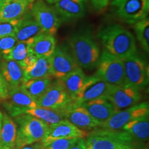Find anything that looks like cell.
<instances>
[{
    "label": "cell",
    "instance_id": "cell-6",
    "mask_svg": "<svg viewBox=\"0 0 149 149\" xmlns=\"http://www.w3.org/2000/svg\"><path fill=\"white\" fill-rule=\"evenodd\" d=\"M111 5L115 15L128 24H135L148 15L147 0H112Z\"/></svg>",
    "mask_w": 149,
    "mask_h": 149
},
{
    "label": "cell",
    "instance_id": "cell-43",
    "mask_svg": "<svg viewBox=\"0 0 149 149\" xmlns=\"http://www.w3.org/2000/svg\"><path fill=\"white\" fill-rule=\"evenodd\" d=\"M84 149H92L91 148L90 146H87L86 144V147H85V148Z\"/></svg>",
    "mask_w": 149,
    "mask_h": 149
},
{
    "label": "cell",
    "instance_id": "cell-34",
    "mask_svg": "<svg viewBox=\"0 0 149 149\" xmlns=\"http://www.w3.org/2000/svg\"><path fill=\"white\" fill-rule=\"evenodd\" d=\"M89 1L95 10L100 11L107 8L112 0H89Z\"/></svg>",
    "mask_w": 149,
    "mask_h": 149
},
{
    "label": "cell",
    "instance_id": "cell-23",
    "mask_svg": "<svg viewBox=\"0 0 149 149\" xmlns=\"http://www.w3.org/2000/svg\"><path fill=\"white\" fill-rule=\"evenodd\" d=\"M149 115L128 122L121 130H124L138 142L146 141L149 137Z\"/></svg>",
    "mask_w": 149,
    "mask_h": 149
},
{
    "label": "cell",
    "instance_id": "cell-37",
    "mask_svg": "<svg viewBox=\"0 0 149 149\" xmlns=\"http://www.w3.org/2000/svg\"><path fill=\"white\" fill-rule=\"evenodd\" d=\"M86 147V141L84 138L79 139L74 144L68 149H84Z\"/></svg>",
    "mask_w": 149,
    "mask_h": 149
},
{
    "label": "cell",
    "instance_id": "cell-41",
    "mask_svg": "<svg viewBox=\"0 0 149 149\" xmlns=\"http://www.w3.org/2000/svg\"><path fill=\"white\" fill-rule=\"evenodd\" d=\"M5 149H19V148L16 146H12V147H9V148H5Z\"/></svg>",
    "mask_w": 149,
    "mask_h": 149
},
{
    "label": "cell",
    "instance_id": "cell-32",
    "mask_svg": "<svg viewBox=\"0 0 149 149\" xmlns=\"http://www.w3.org/2000/svg\"><path fill=\"white\" fill-rule=\"evenodd\" d=\"M22 19V17L11 21L0 22V37L15 35Z\"/></svg>",
    "mask_w": 149,
    "mask_h": 149
},
{
    "label": "cell",
    "instance_id": "cell-27",
    "mask_svg": "<svg viewBox=\"0 0 149 149\" xmlns=\"http://www.w3.org/2000/svg\"><path fill=\"white\" fill-rule=\"evenodd\" d=\"M24 71L25 80L51 77L50 57H37L34 64Z\"/></svg>",
    "mask_w": 149,
    "mask_h": 149
},
{
    "label": "cell",
    "instance_id": "cell-42",
    "mask_svg": "<svg viewBox=\"0 0 149 149\" xmlns=\"http://www.w3.org/2000/svg\"><path fill=\"white\" fill-rule=\"evenodd\" d=\"M26 1H28L29 3H33V2H35V1H37V0H26Z\"/></svg>",
    "mask_w": 149,
    "mask_h": 149
},
{
    "label": "cell",
    "instance_id": "cell-11",
    "mask_svg": "<svg viewBox=\"0 0 149 149\" xmlns=\"http://www.w3.org/2000/svg\"><path fill=\"white\" fill-rule=\"evenodd\" d=\"M50 60L51 77L56 79H61L79 68L70 50L66 46H56Z\"/></svg>",
    "mask_w": 149,
    "mask_h": 149
},
{
    "label": "cell",
    "instance_id": "cell-40",
    "mask_svg": "<svg viewBox=\"0 0 149 149\" xmlns=\"http://www.w3.org/2000/svg\"><path fill=\"white\" fill-rule=\"evenodd\" d=\"M1 120H2V113L0 112V130H1Z\"/></svg>",
    "mask_w": 149,
    "mask_h": 149
},
{
    "label": "cell",
    "instance_id": "cell-26",
    "mask_svg": "<svg viewBox=\"0 0 149 149\" xmlns=\"http://www.w3.org/2000/svg\"><path fill=\"white\" fill-rule=\"evenodd\" d=\"M23 113L36 117L47 124L48 126L57 124L64 120L62 109H52L37 107L33 109H26Z\"/></svg>",
    "mask_w": 149,
    "mask_h": 149
},
{
    "label": "cell",
    "instance_id": "cell-8",
    "mask_svg": "<svg viewBox=\"0 0 149 149\" xmlns=\"http://www.w3.org/2000/svg\"><path fill=\"white\" fill-rule=\"evenodd\" d=\"M32 15L44 33L55 35L61 24V20L55 8L43 0H37L31 8Z\"/></svg>",
    "mask_w": 149,
    "mask_h": 149
},
{
    "label": "cell",
    "instance_id": "cell-9",
    "mask_svg": "<svg viewBox=\"0 0 149 149\" xmlns=\"http://www.w3.org/2000/svg\"><path fill=\"white\" fill-rule=\"evenodd\" d=\"M147 115H149L148 102L138 103L132 107L116 111L100 128L110 130H121L128 122Z\"/></svg>",
    "mask_w": 149,
    "mask_h": 149
},
{
    "label": "cell",
    "instance_id": "cell-21",
    "mask_svg": "<svg viewBox=\"0 0 149 149\" xmlns=\"http://www.w3.org/2000/svg\"><path fill=\"white\" fill-rule=\"evenodd\" d=\"M29 4L26 0H0V22L22 18Z\"/></svg>",
    "mask_w": 149,
    "mask_h": 149
},
{
    "label": "cell",
    "instance_id": "cell-4",
    "mask_svg": "<svg viewBox=\"0 0 149 149\" xmlns=\"http://www.w3.org/2000/svg\"><path fill=\"white\" fill-rule=\"evenodd\" d=\"M15 118L18 125L15 146L19 149L26 145L40 142L49 127L39 119L24 113L17 115Z\"/></svg>",
    "mask_w": 149,
    "mask_h": 149
},
{
    "label": "cell",
    "instance_id": "cell-36",
    "mask_svg": "<svg viewBox=\"0 0 149 149\" xmlns=\"http://www.w3.org/2000/svg\"><path fill=\"white\" fill-rule=\"evenodd\" d=\"M37 58V56H35L34 54L32 53H30L26 57L25 59L22 61V62L20 64L22 68H23L24 70L26 69V68H29L31 66L34 64L35 61H36Z\"/></svg>",
    "mask_w": 149,
    "mask_h": 149
},
{
    "label": "cell",
    "instance_id": "cell-3",
    "mask_svg": "<svg viewBox=\"0 0 149 149\" xmlns=\"http://www.w3.org/2000/svg\"><path fill=\"white\" fill-rule=\"evenodd\" d=\"M86 137V144L92 149H137L138 144V141L122 130L97 128Z\"/></svg>",
    "mask_w": 149,
    "mask_h": 149
},
{
    "label": "cell",
    "instance_id": "cell-18",
    "mask_svg": "<svg viewBox=\"0 0 149 149\" xmlns=\"http://www.w3.org/2000/svg\"><path fill=\"white\" fill-rule=\"evenodd\" d=\"M0 73L4 79L8 90L21 86L25 81L23 68L17 61L3 59L0 65Z\"/></svg>",
    "mask_w": 149,
    "mask_h": 149
},
{
    "label": "cell",
    "instance_id": "cell-45",
    "mask_svg": "<svg viewBox=\"0 0 149 149\" xmlns=\"http://www.w3.org/2000/svg\"><path fill=\"white\" fill-rule=\"evenodd\" d=\"M147 1H149V0H147Z\"/></svg>",
    "mask_w": 149,
    "mask_h": 149
},
{
    "label": "cell",
    "instance_id": "cell-14",
    "mask_svg": "<svg viewBox=\"0 0 149 149\" xmlns=\"http://www.w3.org/2000/svg\"><path fill=\"white\" fill-rule=\"evenodd\" d=\"M87 133L66 120L48 127L45 137L40 141L43 146L52 141L61 139L85 138Z\"/></svg>",
    "mask_w": 149,
    "mask_h": 149
},
{
    "label": "cell",
    "instance_id": "cell-16",
    "mask_svg": "<svg viewBox=\"0 0 149 149\" xmlns=\"http://www.w3.org/2000/svg\"><path fill=\"white\" fill-rule=\"evenodd\" d=\"M113 86L114 85L97 79L93 75L89 76L82 91L74 102L80 105L84 102L97 98H106L113 88Z\"/></svg>",
    "mask_w": 149,
    "mask_h": 149
},
{
    "label": "cell",
    "instance_id": "cell-35",
    "mask_svg": "<svg viewBox=\"0 0 149 149\" xmlns=\"http://www.w3.org/2000/svg\"><path fill=\"white\" fill-rule=\"evenodd\" d=\"M8 88L0 73V102L5 101L8 95Z\"/></svg>",
    "mask_w": 149,
    "mask_h": 149
},
{
    "label": "cell",
    "instance_id": "cell-33",
    "mask_svg": "<svg viewBox=\"0 0 149 149\" xmlns=\"http://www.w3.org/2000/svg\"><path fill=\"white\" fill-rule=\"evenodd\" d=\"M79 139H61L52 141L44 146H41V149H68Z\"/></svg>",
    "mask_w": 149,
    "mask_h": 149
},
{
    "label": "cell",
    "instance_id": "cell-5",
    "mask_svg": "<svg viewBox=\"0 0 149 149\" xmlns=\"http://www.w3.org/2000/svg\"><path fill=\"white\" fill-rule=\"evenodd\" d=\"M96 67L97 71L93 76L97 79L112 85L124 84V61L107 50L104 49L100 54Z\"/></svg>",
    "mask_w": 149,
    "mask_h": 149
},
{
    "label": "cell",
    "instance_id": "cell-38",
    "mask_svg": "<svg viewBox=\"0 0 149 149\" xmlns=\"http://www.w3.org/2000/svg\"><path fill=\"white\" fill-rule=\"evenodd\" d=\"M20 149H41V143L37 142L32 144L26 145V146L22 147Z\"/></svg>",
    "mask_w": 149,
    "mask_h": 149
},
{
    "label": "cell",
    "instance_id": "cell-25",
    "mask_svg": "<svg viewBox=\"0 0 149 149\" xmlns=\"http://www.w3.org/2000/svg\"><path fill=\"white\" fill-rule=\"evenodd\" d=\"M42 33L44 32L31 14L24 18L22 17L15 36L17 42H25L33 40Z\"/></svg>",
    "mask_w": 149,
    "mask_h": 149
},
{
    "label": "cell",
    "instance_id": "cell-13",
    "mask_svg": "<svg viewBox=\"0 0 149 149\" xmlns=\"http://www.w3.org/2000/svg\"><path fill=\"white\" fill-rule=\"evenodd\" d=\"M4 107L11 116L15 117L22 114L26 109L38 107V104L37 100L29 95L21 86H19L9 90Z\"/></svg>",
    "mask_w": 149,
    "mask_h": 149
},
{
    "label": "cell",
    "instance_id": "cell-15",
    "mask_svg": "<svg viewBox=\"0 0 149 149\" xmlns=\"http://www.w3.org/2000/svg\"><path fill=\"white\" fill-rule=\"evenodd\" d=\"M64 120L71 123L80 129H95L100 124L88 112L79 104L73 102L66 109H62Z\"/></svg>",
    "mask_w": 149,
    "mask_h": 149
},
{
    "label": "cell",
    "instance_id": "cell-30",
    "mask_svg": "<svg viewBox=\"0 0 149 149\" xmlns=\"http://www.w3.org/2000/svg\"><path fill=\"white\" fill-rule=\"evenodd\" d=\"M31 40L25 41V42H18L12 49L7 59H12V60L18 62L19 64H21L28 55L31 53L30 44H31Z\"/></svg>",
    "mask_w": 149,
    "mask_h": 149
},
{
    "label": "cell",
    "instance_id": "cell-22",
    "mask_svg": "<svg viewBox=\"0 0 149 149\" xmlns=\"http://www.w3.org/2000/svg\"><path fill=\"white\" fill-rule=\"evenodd\" d=\"M56 46V40L54 35L44 33L31 40L30 51L37 57H51Z\"/></svg>",
    "mask_w": 149,
    "mask_h": 149
},
{
    "label": "cell",
    "instance_id": "cell-1",
    "mask_svg": "<svg viewBox=\"0 0 149 149\" xmlns=\"http://www.w3.org/2000/svg\"><path fill=\"white\" fill-rule=\"evenodd\" d=\"M97 37L104 49L122 60L137 53L135 37L120 24L103 26L98 31Z\"/></svg>",
    "mask_w": 149,
    "mask_h": 149
},
{
    "label": "cell",
    "instance_id": "cell-31",
    "mask_svg": "<svg viewBox=\"0 0 149 149\" xmlns=\"http://www.w3.org/2000/svg\"><path fill=\"white\" fill-rule=\"evenodd\" d=\"M15 35L0 37V55L3 59H7L11 51L17 43Z\"/></svg>",
    "mask_w": 149,
    "mask_h": 149
},
{
    "label": "cell",
    "instance_id": "cell-10",
    "mask_svg": "<svg viewBox=\"0 0 149 149\" xmlns=\"http://www.w3.org/2000/svg\"><path fill=\"white\" fill-rule=\"evenodd\" d=\"M115 111H120L138 104L141 100L140 90L136 87L123 84L114 85L107 97Z\"/></svg>",
    "mask_w": 149,
    "mask_h": 149
},
{
    "label": "cell",
    "instance_id": "cell-12",
    "mask_svg": "<svg viewBox=\"0 0 149 149\" xmlns=\"http://www.w3.org/2000/svg\"><path fill=\"white\" fill-rule=\"evenodd\" d=\"M73 102L58 79L52 82L45 93L37 100L38 107L58 110L66 109Z\"/></svg>",
    "mask_w": 149,
    "mask_h": 149
},
{
    "label": "cell",
    "instance_id": "cell-24",
    "mask_svg": "<svg viewBox=\"0 0 149 149\" xmlns=\"http://www.w3.org/2000/svg\"><path fill=\"white\" fill-rule=\"evenodd\" d=\"M17 126L8 115L3 113L0 130V149L15 146Z\"/></svg>",
    "mask_w": 149,
    "mask_h": 149
},
{
    "label": "cell",
    "instance_id": "cell-19",
    "mask_svg": "<svg viewBox=\"0 0 149 149\" xmlns=\"http://www.w3.org/2000/svg\"><path fill=\"white\" fill-rule=\"evenodd\" d=\"M100 124L107 122L116 112L114 107L107 98L101 97L80 104Z\"/></svg>",
    "mask_w": 149,
    "mask_h": 149
},
{
    "label": "cell",
    "instance_id": "cell-39",
    "mask_svg": "<svg viewBox=\"0 0 149 149\" xmlns=\"http://www.w3.org/2000/svg\"><path fill=\"white\" fill-rule=\"evenodd\" d=\"M46 2H47L48 4H54L57 1H59V0H46Z\"/></svg>",
    "mask_w": 149,
    "mask_h": 149
},
{
    "label": "cell",
    "instance_id": "cell-2",
    "mask_svg": "<svg viewBox=\"0 0 149 149\" xmlns=\"http://www.w3.org/2000/svg\"><path fill=\"white\" fill-rule=\"evenodd\" d=\"M68 46L78 66L84 69L96 67L100 57V50L92 33L79 31L70 37Z\"/></svg>",
    "mask_w": 149,
    "mask_h": 149
},
{
    "label": "cell",
    "instance_id": "cell-20",
    "mask_svg": "<svg viewBox=\"0 0 149 149\" xmlns=\"http://www.w3.org/2000/svg\"><path fill=\"white\" fill-rule=\"evenodd\" d=\"M88 76L84 72L80 67L73 70L66 76L58 79L65 90L74 102L82 91Z\"/></svg>",
    "mask_w": 149,
    "mask_h": 149
},
{
    "label": "cell",
    "instance_id": "cell-28",
    "mask_svg": "<svg viewBox=\"0 0 149 149\" xmlns=\"http://www.w3.org/2000/svg\"><path fill=\"white\" fill-rule=\"evenodd\" d=\"M52 83L51 77L25 80L21 87L35 100H38Z\"/></svg>",
    "mask_w": 149,
    "mask_h": 149
},
{
    "label": "cell",
    "instance_id": "cell-7",
    "mask_svg": "<svg viewBox=\"0 0 149 149\" xmlns=\"http://www.w3.org/2000/svg\"><path fill=\"white\" fill-rule=\"evenodd\" d=\"M124 66V84L139 90L148 84V70L146 61L137 53L123 60Z\"/></svg>",
    "mask_w": 149,
    "mask_h": 149
},
{
    "label": "cell",
    "instance_id": "cell-17",
    "mask_svg": "<svg viewBox=\"0 0 149 149\" xmlns=\"http://www.w3.org/2000/svg\"><path fill=\"white\" fill-rule=\"evenodd\" d=\"M54 8L61 22L79 19L86 14L85 0H59L54 3Z\"/></svg>",
    "mask_w": 149,
    "mask_h": 149
},
{
    "label": "cell",
    "instance_id": "cell-44",
    "mask_svg": "<svg viewBox=\"0 0 149 149\" xmlns=\"http://www.w3.org/2000/svg\"><path fill=\"white\" fill-rule=\"evenodd\" d=\"M1 55H0V65H1Z\"/></svg>",
    "mask_w": 149,
    "mask_h": 149
},
{
    "label": "cell",
    "instance_id": "cell-29",
    "mask_svg": "<svg viewBox=\"0 0 149 149\" xmlns=\"http://www.w3.org/2000/svg\"><path fill=\"white\" fill-rule=\"evenodd\" d=\"M133 29L139 44L144 51H149V20L148 17L133 24Z\"/></svg>",
    "mask_w": 149,
    "mask_h": 149
}]
</instances>
